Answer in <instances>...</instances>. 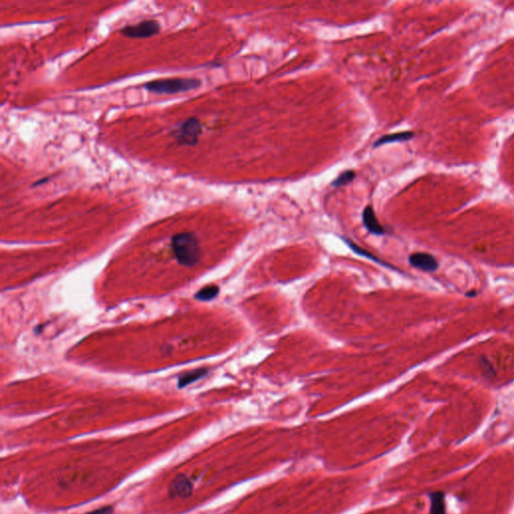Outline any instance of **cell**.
I'll list each match as a JSON object with an SVG mask.
<instances>
[{
  "instance_id": "obj_1",
  "label": "cell",
  "mask_w": 514,
  "mask_h": 514,
  "mask_svg": "<svg viewBox=\"0 0 514 514\" xmlns=\"http://www.w3.org/2000/svg\"><path fill=\"white\" fill-rule=\"evenodd\" d=\"M173 252L182 265L194 266L201 258L199 240L194 233L182 232L172 238Z\"/></svg>"
},
{
  "instance_id": "obj_2",
  "label": "cell",
  "mask_w": 514,
  "mask_h": 514,
  "mask_svg": "<svg viewBox=\"0 0 514 514\" xmlns=\"http://www.w3.org/2000/svg\"><path fill=\"white\" fill-rule=\"evenodd\" d=\"M201 83L200 80L193 78H172L148 81L144 84V87L158 95H174L196 90Z\"/></svg>"
},
{
  "instance_id": "obj_3",
  "label": "cell",
  "mask_w": 514,
  "mask_h": 514,
  "mask_svg": "<svg viewBox=\"0 0 514 514\" xmlns=\"http://www.w3.org/2000/svg\"><path fill=\"white\" fill-rule=\"evenodd\" d=\"M201 133L202 127L200 121L195 118H190L180 125L174 135L180 145L194 146L199 141Z\"/></svg>"
},
{
  "instance_id": "obj_4",
  "label": "cell",
  "mask_w": 514,
  "mask_h": 514,
  "mask_svg": "<svg viewBox=\"0 0 514 514\" xmlns=\"http://www.w3.org/2000/svg\"><path fill=\"white\" fill-rule=\"evenodd\" d=\"M160 25L154 19L143 20L134 26H127L121 29V33L129 38H148L158 34Z\"/></svg>"
},
{
  "instance_id": "obj_5",
  "label": "cell",
  "mask_w": 514,
  "mask_h": 514,
  "mask_svg": "<svg viewBox=\"0 0 514 514\" xmlns=\"http://www.w3.org/2000/svg\"><path fill=\"white\" fill-rule=\"evenodd\" d=\"M409 262L412 266L424 271H435L438 267V261L433 255L425 252H416L410 255Z\"/></svg>"
},
{
  "instance_id": "obj_6",
  "label": "cell",
  "mask_w": 514,
  "mask_h": 514,
  "mask_svg": "<svg viewBox=\"0 0 514 514\" xmlns=\"http://www.w3.org/2000/svg\"><path fill=\"white\" fill-rule=\"evenodd\" d=\"M169 493L172 497L185 498L192 493L193 485L189 478L183 474L176 476L169 485Z\"/></svg>"
},
{
  "instance_id": "obj_7",
  "label": "cell",
  "mask_w": 514,
  "mask_h": 514,
  "mask_svg": "<svg viewBox=\"0 0 514 514\" xmlns=\"http://www.w3.org/2000/svg\"><path fill=\"white\" fill-rule=\"evenodd\" d=\"M363 222L365 227L375 235H383L385 233L384 227L379 224L376 213L371 206H367L363 211Z\"/></svg>"
},
{
  "instance_id": "obj_8",
  "label": "cell",
  "mask_w": 514,
  "mask_h": 514,
  "mask_svg": "<svg viewBox=\"0 0 514 514\" xmlns=\"http://www.w3.org/2000/svg\"><path fill=\"white\" fill-rule=\"evenodd\" d=\"M430 497V514H446L445 494L442 491H436L429 494Z\"/></svg>"
},
{
  "instance_id": "obj_9",
  "label": "cell",
  "mask_w": 514,
  "mask_h": 514,
  "mask_svg": "<svg viewBox=\"0 0 514 514\" xmlns=\"http://www.w3.org/2000/svg\"><path fill=\"white\" fill-rule=\"evenodd\" d=\"M414 134L411 132H401V133H395V134H390V135L383 136L379 138V140L375 143L374 147L378 148L379 146L389 144V143H395V142H403L408 141L413 138Z\"/></svg>"
},
{
  "instance_id": "obj_10",
  "label": "cell",
  "mask_w": 514,
  "mask_h": 514,
  "mask_svg": "<svg viewBox=\"0 0 514 514\" xmlns=\"http://www.w3.org/2000/svg\"><path fill=\"white\" fill-rule=\"evenodd\" d=\"M346 242H347L348 245L352 248V251H353V252H355L356 254L362 255V256H364V257H366V258H368V259L374 260V262H377V263H379L381 265H384V266H387V267H392L390 264H387V263H385V262L381 261L379 258H377V257H376L374 254H372L371 252H369V251H367V250H365V249L361 248V247H360V246H357L356 244L352 243L351 240H346Z\"/></svg>"
},
{
  "instance_id": "obj_11",
  "label": "cell",
  "mask_w": 514,
  "mask_h": 514,
  "mask_svg": "<svg viewBox=\"0 0 514 514\" xmlns=\"http://www.w3.org/2000/svg\"><path fill=\"white\" fill-rule=\"evenodd\" d=\"M219 293V288L216 285H209V286H206L204 288H202L201 290H199L197 294H196V298H198L199 300H202V301H207V300H211L213 298L217 297Z\"/></svg>"
},
{
  "instance_id": "obj_12",
  "label": "cell",
  "mask_w": 514,
  "mask_h": 514,
  "mask_svg": "<svg viewBox=\"0 0 514 514\" xmlns=\"http://www.w3.org/2000/svg\"><path fill=\"white\" fill-rule=\"evenodd\" d=\"M206 373H207V371L205 369H201V370H196L194 372H191L189 374L184 375L181 379H179L180 387L187 386V385H189L191 383H193V382L202 378L203 376L206 375Z\"/></svg>"
},
{
  "instance_id": "obj_13",
  "label": "cell",
  "mask_w": 514,
  "mask_h": 514,
  "mask_svg": "<svg viewBox=\"0 0 514 514\" xmlns=\"http://www.w3.org/2000/svg\"><path fill=\"white\" fill-rule=\"evenodd\" d=\"M354 177H355V174L353 171L347 170V171L343 172L341 175H339V177L331 183V185L334 187L346 186L352 182V180L354 179Z\"/></svg>"
},
{
  "instance_id": "obj_14",
  "label": "cell",
  "mask_w": 514,
  "mask_h": 514,
  "mask_svg": "<svg viewBox=\"0 0 514 514\" xmlns=\"http://www.w3.org/2000/svg\"><path fill=\"white\" fill-rule=\"evenodd\" d=\"M113 512H114V508L111 506H105V507L95 509V510L86 514H113Z\"/></svg>"
},
{
  "instance_id": "obj_15",
  "label": "cell",
  "mask_w": 514,
  "mask_h": 514,
  "mask_svg": "<svg viewBox=\"0 0 514 514\" xmlns=\"http://www.w3.org/2000/svg\"><path fill=\"white\" fill-rule=\"evenodd\" d=\"M49 180H50L49 178H44V179H42V180H38L37 182H35V183L33 184V187H35V186H38L39 184H42V183H44V182H47V181H49Z\"/></svg>"
},
{
  "instance_id": "obj_16",
  "label": "cell",
  "mask_w": 514,
  "mask_h": 514,
  "mask_svg": "<svg viewBox=\"0 0 514 514\" xmlns=\"http://www.w3.org/2000/svg\"><path fill=\"white\" fill-rule=\"evenodd\" d=\"M475 296H476V292H473V290H472V292H469V293H467V294H466V297H469V298H473V297H475Z\"/></svg>"
}]
</instances>
